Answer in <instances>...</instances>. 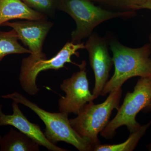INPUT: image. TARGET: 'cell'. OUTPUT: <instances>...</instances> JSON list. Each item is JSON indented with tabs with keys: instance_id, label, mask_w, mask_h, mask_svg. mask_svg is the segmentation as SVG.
Listing matches in <instances>:
<instances>
[{
	"instance_id": "7c38bea8",
	"label": "cell",
	"mask_w": 151,
	"mask_h": 151,
	"mask_svg": "<svg viewBox=\"0 0 151 151\" xmlns=\"http://www.w3.org/2000/svg\"><path fill=\"white\" fill-rule=\"evenodd\" d=\"M0 151H38L39 145L21 132L11 129L0 140Z\"/></svg>"
},
{
	"instance_id": "ac0fdd59",
	"label": "cell",
	"mask_w": 151,
	"mask_h": 151,
	"mask_svg": "<svg viewBox=\"0 0 151 151\" xmlns=\"http://www.w3.org/2000/svg\"><path fill=\"white\" fill-rule=\"evenodd\" d=\"M149 40L150 41V43L151 45V33L150 34V36H149ZM145 109H146L147 111H149V110H151V100L150 101V103H149V104H148V105H147V107H146V108H145Z\"/></svg>"
},
{
	"instance_id": "e0dca14e",
	"label": "cell",
	"mask_w": 151,
	"mask_h": 151,
	"mask_svg": "<svg viewBox=\"0 0 151 151\" xmlns=\"http://www.w3.org/2000/svg\"><path fill=\"white\" fill-rule=\"evenodd\" d=\"M146 9L151 10V0H146L141 7V9Z\"/></svg>"
},
{
	"instance_id": "7a4b0ae2",
	"label": "cell",
	"mask_w": 151,
	"mask_h": 151,
	"mask_svg": "<svg viewBox=\"0 0 151 151\" xmlns=\"http://www.w3.org/2000/svg\"><path fill=\"white\" fill-rule=\"evenodd\" d=\"M57 8L65 12L75 21L76 28L71 34V42L81 43L89 37L100 24L111 19L131 18L137 15L135 11L113 12L94 5L89 0H58Z\"/></svg>"
},
{
	"instance_id": "3957f363",
	"label": "cell",
	"mask_w": 151,
	"mask_h": 151,
	"mask_svg": "<svg viewBox=\"0 0 151 151\" xmlns=\"http://www.w3.org/2000/svg\"><path fill=\"white\" fill-rule=\"evenodd\" d=\"M0 97L22 104L36 113L44 123L46 127L45 135L51 143L55 145L58 142H64L80 151L93 150L92 144L81 137L71 127L68 119V113L48 112L18 92Z\"/></svg>"
},
{
	"instance_id": "9a60e30c",
	"label": "cell",
	"mask_w": 151,
	"mask_h": 151,
	"mask_svg": "<svg viewBox=\"0 0 151 151\" xmlns=\"http://www.w3.org/2000/svg\"><path fill=\"white\" fill-rule=\"evenodd\" d=\"M98 2L121 10L122 12L141 9L146 0H89Z\"/></svg>"
},
{
	"instance_id": "6da1fadb",
	"label": "cell",
	"mask_w": 151,
	"mask_h": 151,
	"mask_svg": "<svg viewBox=\"0 0 151 151\" xmlns=\"http://www.w3.org/2000/svg\"><path fill=\"white\" fill-rule=\"evenodd\" d=\"M108 39L113 53L115 71L104 86L101 96L122 88L123 84L132 77H151L150 43L132 48L125 46L115 38L110 37Z\"/></svg>"
},
{
	"instance_id": "52a82bcc",
	"label": "cell",
	"mask_w": 151,
	"mask_h": 151,
	"mask_svg": "<svg viewBox=\"0 0 151 151\" xmlns=\"http://www.w3.org/2000/svg\"><path fill=\"white\" fill-rule=\"evenodd\" d=\"M86 65V62L83 61L79 66L80 70L60 84V89L65 95L61 97L58 102L60 112L77 115L84 105L96 99L89 91Z\"/></svg>"
},
{
	"instance_id": "277c9868",
	"label": "cell",
	"mask_w": 151,
	"mask_h": 151,
	"mask_svg": "<svg viewBox=\"0 0 151 151\" xmlns=\"http://www.w3.org/2000/svg\"><path fill=\"white\" fill-rule=\"evenodd\" d=\"M122 94V88L112 91L103 103L96 105L93 101L89 102L80 110L77 117L69 119L72 128L94 148L100 144L98 134L110 122L112 111L119 110Z\"/></svg>"
},
{
	"instance_id": "4fadbf2b",
	"label": "cell",
	"mask_w": 151,
	"mask_h": 151,
	"mask_svg": "<svg viewBox=\"0 0 151 151\" xmlns=\"http://www.w3.org/2000/svg\"><path fill=\"white\" fill-rule=\"evenodd\" d=\"M19 40L18 36L14 29L9 32L0 30V63L9 55L31 54L28 49L24 48L19 43Z\"/></svg>"
},
{
	"instance_id": "ba28073f",
	"label": "cell",
	"mask_w": 151,
	"mask_h": 151,
	"mask_svg": "<svg viewBox=\"0 0 151 151\" xmlns=\"http://www.w3.org/2000/svg\"><path fill=\"white\" fill-rule=\"evenodd\" d=\"M108 38L92 33L85 44L89 53V62L94 71L95 84L92 94L97 98L100 96L108 81L109 73L113 64L109 54Z\"/></svg>"
},
{
	"instance_id": "5b68a950",
	"label": "cell",
	"mask_w": 151,
	"mask_h": 151,
	"mask_svg": "<svg viewBox=\"0 0 151 151\" xmlns=\"http://www.w3.org/2000/svg\"><path fill=\"white\" fill-rule=\"evenodd\" d=\"M151 100V77H140L133 92H127L116 116L100 133L101 136L111 139L115 136L116 130L123 126H126L131 133L139 129L141 125L136 121V116Z\"/></svg>"
},
{
	"instance_id": "2e32d148",
	"label": "cell",
	"mask_w": 151,
	"mask_h": 151,
	"mask_svg": "<svg viewBox=\"0 0 151 151\" xmlns=\"http://www.w3.org/2000/svg\"><path fill=\"white\" fill-rule=\"evenodd\" d=\"M27 5L33 9L44 14L45 15L54 14L57 8L56 1L55 0H22Z\"/></svg>"
},
{
	"instance_id": "30bf717a",
	"label": "cell",
	"mask_w": 151,
	"mask_h": 151,
	"mask_svg": "<svg viewBox=\"0 0 151 151\" xmlns=\"http://www.w3.org/2000/svg\"><path fill=\"white\" fill-rule=\"evenodd\" d=\"M2 105L0 104V127L13 126L20 132L31 139L40 146L52 151H67L66 149L59 147L48 140L40 127L29 121L19 107L18 103L13 101L12 103L13 114L6 115L3 113Z\"/></svg>"
},
{
	"instance_id": "d6986e66",
	"label": "cell",
	"mask_w": 151,
	"mask_h": 151,
	"mask_svg": "<svg viewBox=\"0 0 151 151\" xmlns=\"http://www.w3.org/2000/svg\"><path fill=\"white\" fill-rule=\"evenodd\" d=\"M147 148L149 151H151V143H150V144H149V145H147Z\"/></svg>"
},
{
	"instance_id": "8fae6325",
	"label": "cell",
	"mask_w": 151,
	"mask_h": 151,
	"mask_svg": "<svg viewBox=\"0 0 151 151\" xmlns=\"http://www.w3.org/2000/svg\"><path fill=\"white\" fill-rule=\"evenodd\" d=\"M14 19L45 20L47 16L30 8L22 0H0V26Z\"/></svg>"
},
{
	"instance_id": "5bb4252c",
	"label": "cell",
	"mask_w": 151,
	"mask_h": 151,
	"mask_svg": "<svg viewBox=\"0 0 151 151\" xmlns=\"http://www.w3.org/2000/svg\"><path fill=\"white\" fill-rule=\"evenodd\" d=\"M151 125V121L147 124L141 126L136 132L131 133L127 140L116 145H99L95 146L94 151H132L134 150L141 138L145 134Z\"/></svg>"
},
{
	"instance_id": "9c48e42d",
	"label": "cell",
	"mask_w": 151,
	"mask_h": 151,
	"mask_svg": "<svg viewBox=\"0 0 151 151\" xmlns=\"http://www.w3.org/2000/svg\"><path fill=\"white\" fill-rule=\"evenodd\" d=\"M53 23L45 20H30L16 22H7L2 25L12 27L16 32L19 39L28 47L33 58H45L42 52L44 42Z\"/></svg>"
},
{
	"instance_id": "8992f818",
	"label": "cell",
	"mask_w": 151,
	"mask_h": 151,
	"mask_svg": "<svg viewBox=\"0 0 151 151\" xmlns=\"http://www.w3.org/2000/svg\"><path fill=\"white\" fill-rule=\"evenodd\" d=\"M83 49H85L83 43L74 44L68 42L55 56L50 59H36L30 55L23 59L19 79L24 91L31 96L37 94L40 89L37 85V78L41 71L58 70L64 67L66 63H73L79 66L80 65L72 62L71 58L73 55L79 56L78 50Z\"/></svg>"
},
{
	"instance_id": "ffe728a7",
	"label": "cell",
	"mask_w": 151,
	"mask_h": 151,
	"mask_svg": "<svg viewBox=\"0 0 151 151\" xmlns=\"http://www.w3.org/2000/svg\"><path fill=\"white\" fill-rule=\"evenodd\" d=\"M1 137H1V136H0V140H1Z\"/></svg>"
}]
</instances>
